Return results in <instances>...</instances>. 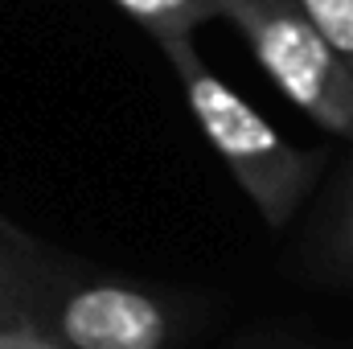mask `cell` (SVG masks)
I'll return each mask as SVG.
<instances>
[{"label":"cell","instance_id":"1","mask_svg":"<svg viewBox=\"0 0 353 349\" xmlns=\"http://www.w3.org/2000/svg\"><path fill=\"white\" fill-rule=\"evenodd\" d=\"M161 54L169 58L185 107L210 140V148L218 152V161L230 169L267 226L283 230L316 189L329 157L321 148H300L283 140L239 90L226 87L205 66V58L193 50V37L165 41Z\"/></svg>","mask_w":353,"mask_h":349},{"label":"cell","instance_id":"2","mask_svg":"<svg viewBox=\"0 0 353 349\" xmlns=\"http://www.w3.org/2000/svg\"><path fill=\"white\" fill-rule=\"evenodd\" d=\"M226 21L243 33L267 79L312 123L353 140V74L296 0H226Z\"/></svg>","mask_w":353,"mask_h":349},{"label":"cell","instance_id":"3","mask_svg":"<svg viewBox=\"0 0 353 349\" xmlns=\"http://www.w3.org/2000/svg\"><path fill=\"white\" fill-rule=\"evenodd\" d=\"M181 321L185 317L165 296L140 283L107 275L70 279L41 259L33 329L54 337L62 349H173Z\"/></svg>","mask_w":353,"mask_h":349},{"label":"cell","instance_id":"4","mask_svg":"<svg viewBox=\"0 0 353 349\" xmlns=\"http://www.w3.org/2000/svg\"><path fill=\"white\" fill-rule=\"evenodd\" d=\"M312 255H316L325 275L353 288V161L341 169V177L333 181V189L321 206V222H316V235H312Z\"/></svg>","mask_w":353,"mask_h":349},{"label":"cell","instance_id":"5","mask_svg":"<svg viewBox=\"0 0 353 349\" xmlns=\"http://www.w3.org/2000/svg\"><path fill=\"white\" fill-rule=\"evenodd\" d=\"M41 255L29 251V239L0 218V325H33Z\"/></svg>","mask_w":353,"mask_h":349},{"label":"cell","instance_id":"6","mask_svg":"<svg viewBox=\"0 0 353 349\" xmlns=\"http://www.w3.org/2000/svg\"><path fill=\"white\" fill-rule=\"evenodd\" d=\"M157 46L193 37L210 21H226V0H115Z\"/></svg>","mask_w":353,"mask_h":349},{"label":"cell","instance_id":"7","mask_svg":"<svg viewBox=\"0 0 353 349\" xmlns=\"http://www.w3.org/2000/svg\"><path fill=\"white\" fill-rule=\"evenodd\" d=\"M296 4L353 74V0H296Z\"/></svg>","mask_w":353,"mask_h":349},{"label":"cell","instance_id":"8","mask_svg":"<svg viewBox=\"0 0 353 349\" xmlns=\"http://www.w3.org/2000/svg\"><path fill=\"white\" fill-rule=\"evenodd\" d=\"M0 349H62L54 337H46L33 325H4L0 329Z\"/></svg>","mask_w":353,"mask_h":349},{"label":"cell","instance_id":"9","mask_svg":"<svg viewBox=\"0 0 353 349\" xmlns=\"http://www.w3.org/2000/svg\"><path fill=\"white\" fill-rule=\"evenodd\" d=\"M0 329H4V325H0Z\"/></svg>","mask_w":353,"mask_h":349}]
</instances>
